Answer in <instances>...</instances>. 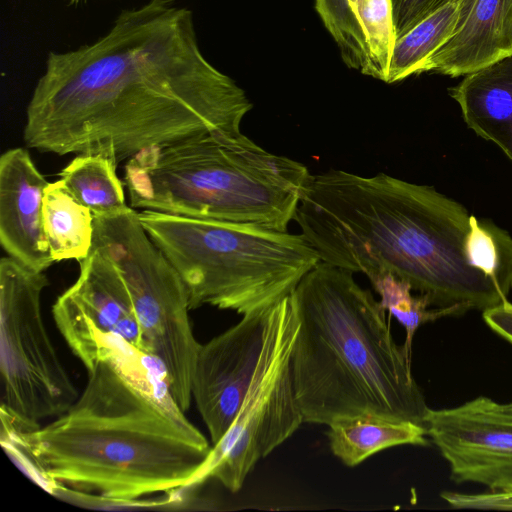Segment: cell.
<instances>
[{
    "label": "cell",
    "mask_w": 512,
    "mask_h": 512,
    "mask_svg": "<svg viewBox=\"0 0 512 512\" xmlns=\"http://www.w3.org/2000/svg\"><path fill=\"white\" fill-rule=\"evenodd\" d=\"M503 406L505 409L509 410L512 412V401L509 402V403H503Z\"/></svg>",
    "instance_id": "obj_26"
},
{
    "label": "cell",
    "mask_w": 512,
    "mask_h": 512,
    "mask_svg": "<svg viewBox=\"0 0 512 512\" xmlns=\"http://www.w3.org/2000/svg\"><path fill=\"white\" fill-rule=\"evenodd\" d=\"M327 433L332 453L354 467L387 448L427 445L424 425L377 415H355L334 420Z\"/></svg>",
    "instance_id": "obj_17"
},
{
    "label": "cell",
    "mask_w": 512,
    "mask_h": 512,
    "mask_svg": "<svg viewBox=\"0 0 512 512\" xmlns=\"http://www.w3.org/2000/svg\"><path fill=\"white\" fill-rule=\"evenodd\" d=\"M166 1H167V0H166ZM168 1H169V2H171V1H174V0H168Z\"/></svg>",
    "instance_id": "obj_28"
},
{
    "label": "cell",
    "mask_w": 512,
    "mask_h": 512,
    "mask_svg": "<svg viewBox=\"0 0 512 512\" xmlns=\"http://www.w3.org/2000/svg\"><path fill=\"white\" fill-rule=\"evenodd\" d=\"M43 226L54 262L81 261L94 240V215L81 204L64 182L49 183L43 196Z\"/></svg>",
    "instance_id": "obj_18"
},
{
    "label": "cell",
    "mask_w": 512,
    "mask_h": 512,
    "mask_svg": "<svg viewBox=\"0 0 512 512\" xmlns=\"http://www.w3.org/2000/svg\"><path fill=\"white\" fill-rule=\"evenodd\" d=\"M93 246L123 277L141 328L144 353L161 364L171 400L183 412L188 410L201 344L193 333L183 280L130 206L94 216Z\"/></svg>",
    "instance_id": "obj_7"
},
{
    "label": "cell",
    "mask_w": 512,
    "mask_h": 512,
    "mask_svg": "<svg viewBox=\"0 0 512 512\" xmlns=\"http://www.w3.org/2000/svg\"><path fill=\"white\" fill-rule=\"evenodd\" d=\"M368 279L380 296L381 307L405 328L403 347L410 355L413 337L421 325L470 310L468 306L461 304L429 309L432 303L427 295L414 296L411 292L413 288L407 281L390 273L374 275Z\"/></svg>",
    "instance_id": "obj_21"
},
{
    "label": "cell",
    "mask_w": 512,
    "mask_h": 512,
    "mask_svg": "<svg viewBox=\"0 0 512 512\" xmlns=\"http://www.w3.org/2000/svg\"><path fill=\"white\" fill-rule=\"evenodd\" d=\"M75 283L52 307L54 321L72 353L90 370L100 342L119 339L145 354L141 328L127 285L112 261L92 246Z\"/></svg>",
    "instance_id": "obj_10"
},
{
    "label": "cell",
    "mask_w": 512,
    "mask_h": 512,
    "mask_svg": "<svg viewBox=\"0 0 512 512\" xmlns=\"http://www.w3.org/2000/svg\"><path fill=\"white\" fill-rule=\"evenodd\" d=\"M119 348L92 369L77 400L31 431L1 426L6 453L50 494L97 509H159L142 496L193 488L212 449L171 400L159 398Z\"/></svg>",
    "instance_id": "obj_2"
},
{
    "label": "cell",
    "mask_w": 512,
    "mask_h": 512,
    "mask_svg": "<svg viewBox=\"0 0 512 512\" xmlns=\"http://www.w3.org/2000/svg\"><path fill=\"white\" fill-rule=\"evenodd\" d=\"M272 306L243 315L199 348L191 392L212 445L231 427L248 393L266 347Z\"/></svg>",
    "instance_id": "obj_12"
},
{
    "label": "cell",
    "mask_w": 512,
    "mask_h": 512,
    "mask_svg": "<svg viewBox=\"0 0 512 512\" xmlns=\"http://www.w3.org/2000/svg\"><path fill=\"white\" fill-rule=\"evenodd\" d=\"M452 1L457 0H391L396 39Z\"/></svg>",
    "instance_id": "obj_23"
},
{
    "label": "cell",
    "mask_w": 512,
    "mask_h": 512,
    "mask_svg": "<svg viewBox=\"0 0 512 512\" xmlns=\"http://www.w3.org/2000/svg\"><path fill=\"white\" fill-rule=\"evenodd\" d=\"M49 183L27 149L0 157V243L9 257L44 272L53 261L43 226V196Z\"/></svg>",
    "instance_id": "obj_13"
},
{
    "label": "cell",
    "mask_w": 512,
    "mask_h": 512,
    "mask_svg": "<svg viewBox=\"0 0 512 512\" xmlns=\"http://www.w3.org/2000/svg\"><path fill=\"white\" fill-rule=\"evenodd\" d=\"M309 169L246 135L209 134L146 148L128 159L130 207L288 231Z\"/></svg>",
    "instance_id": "obj_5"
},
{
    "label": "cell",
    "mask_w": 512,
    "mask_h": 512,
    "mask_svg": "<svg viewBox=\"0 0 512 512\" xmlns=\"http://www.w3.org/2000/svg\"><path fill=\"white\" fill-rule=\"evenodd\" d=\"M440 496L456 509L512 511V491H490L475 494L444 491Z\"/></svg>",
    "instance_id": "obj_24"
},
{
    "label": "cell",
    "mask_w": 512,
    "mask_h": 512,
    "mask_svg": "<svg viewBox=\"0 0 512 512\" xmlns=\"http://www.w3.org/2000/svg\"><path fill=\"white\" fill-rule=\"evenodd\" d=\"M252 108L203 55L192 11L150 0L122 10L93 43L48 53L23 139L40 152L119 163L150 147L240 134Z\"/></svg>",
    "instance_id": "obj_1"
},
{
    "label": "cell",
    "mask_w": 512,
    "mask_h": 512,
    "mask_svg": "<svg viewBox=\"0 0 512 512\" xmlns=\"http://www.w3.org/2000/svg\"><path fill=\"white\" fill-rule=\"evenodd\" d=\"M76 0H71V2H75Z\"/></svg>",
    "instance_id": "obj_27"
},
{
    "label": "cell",
    "mask_w": 512,
    "mask_h": 512,
    "mask_svg": "<svg viewBox=\"0 0 512 512\" xmlns=\"http://www.w3.org/2000/svg\"><path fill=\"white\" fill-rule=\"evenodd\" d=\"M49 280L11 257L0 260L1 426L31 431L79 397L46 329Z\"/></svg>",
    "instance_id": "obj_8"
},
{
    "label": "cell",
    "mask_w": 512,
    "mask_h": 512,
    "mask_svg": "<svg viewBox=\"0 0 512 512\" xmlns=\"http://www.w3.org/2000/svg\"><path fill=\"white\" fill-rule=\"evenodd\" d=\"M423 425L456 483L512 491V412L486 396L459 406L429 408Z\"/></svg>",
    "instance_id": "obj_11"
},
{
    "label": "cell",
    "mask_w": 512,
    "mask_h": 512,
    "mask_svg": "<svg viewBox=\"0 0 512 512\" xmlns=\"http://www.w3.org/2000/svg\"><path fill=\"white\" fill-rule=\"evenodd\" d=\"M299 328L290 356L303 422L377 415L423 425L429 407L379 301L353 272L320 261L291 293Z\"/></svg>",
    "instance_id": "obj_4"
},
{
    "label": "cell",
    "mask_w": 512,
    "mask_h": 512,
    "mask_svg": "<svg viewBox=\"0 0 512 512\" xmlns=\"http://www.w3.org/2000/svg\"><path fill=\"white\" fill-rule=\"evenodd\" d=\"M483 320L491 330L512 344V303L507 299L487 308Z\"/></svg>",
    "instance_id": "obj_25"
},
{
    "label": "cell",
    "mask_w": 512,
    "mask_h": 512,
    "mask_svg": "<svg viewBox=\"0 0 512 512\" xmlns=\"http://www.w3.org/2000/svg\"><path fill=\"white\" fill-rule=\"evenodd\" d=\"M464 252L469 265L489 277L507 299L512 288V237L491 221L471 215Z\"/></svg>",
    "instance_id": "obj_22"
},
{
    "label": "cell",
    "mask_w": 512,
    "mask_h": 512,
    "mask_svg": "<svg viewBox=\"0 0 512 512\" xmlns=\"http://www.w3.org/2000/svg\"><path fill=\"white\" fill-rule=\"evenodd\" d=\"M511 53L512 0H458L453 34L423 72L465 76Z\"/></svg>",
    "instance_id": "obj_15"
},
{
    "label": "cell",
    "mask_w": 512,
    "mask_h": 512,
    "mask_svg": "<svg viewBox=\"0 0 512 512\" xmlns=\"http://www.w3.org/2000/svg\"><path fill=\"white\" fill-rule=\"evenodd\" d=\"M140 222L176 269L190 309L241 315L289 296L321 260L302 234L262 226L142 210Z\"/></svg>",
    "instance_id": "obj_6"
},
{
    "label": "cell",
    "mask_w": 512,
    "mask_h": 512,
    "mask_svg": "<svg viewBox=\"0 0 512 512\" xmlns=\"http://www.w3.org/2000/svg\"><path fill=\"white\" fill-rule=\"evenodd\" d=\"M345 64L387 81L396 35L391 0H315Z\"/></svg>",
    "instance_id": "obj_14"
},
{
    "label": "cell",
    "mask_w": 512,
    "mask_h": 512,
    "mask_svg": "<svg viewBox=\"0 0 512 512\" xmlns=\"http://www.w3.org/2000/svg\"><path fill=\"white\" fill-rule=\"evenodd\" d=\"M450 94L467 126L512 160V53L465 75Z\"/></svg>",
    "instance_id": "obj_16"
},
{
    "label": "cell",
    "mask_w": 512,
    "mask_h": 512,
    "mask_svg": "<svg viewBox=\"0 0 512 512\" xmlns=\"http://www.w3.org/2000/svg\"><path fill=\"white\" fill-rule=\"evenodd\" d=\"M470 216L433 187L330 169L312 176L294 220L321 261L367 278L390 273L438 307L484 311L506 299L467 262Z\"/></svg>",
    "instance_id": "obj_3"
},
{
    "label": "cell",
    "mask_w": 512,
    "mask_h": 512,
    "mask_svg": "<svg viewBox=\"0 0 512 512\" xmlns=\"http://www.w3.org/2000/svg\"><path fill=\"white\" fill-rule=\"evenodd\" d=\"M458 0L452 1L413 26L395 40L386 83L423 73L427 60L452 36Z\"/></svg>",
    "instance_id": "obj_20"
},
{
    "label": "cell",
    "mask_w": 512,
    "mask_h": 512,
    "mask_svg": "<svg viewBox=\"0 0 512 512\" xmlns=\"http://www.w3.org/2000/svg\"><path fill=\"white\" fill-rule=\"evenodd\" d=\"M298 328L290 294L272 306L266 347L241 409L212 446L192 487L214 478L229 491H239L256 463L304 423L290 369Z\"/></svg>",
    "instance_id": "obj_9"
},
{
    "label": "cell",
    "mask_w": 512,
    "mask_h": 512,
    "mask_svg": "<svg viewBox=\"0 0 512 512\" xmlns=\"http://www.w3.org/2000/svg\"><path fill=\"white\" fill-rule=\"evenodd\" d=\"M117 162L104 154H78L59 176L76 199L94 216H104L128 207Z\"/></svg>",
    "instance_id": "obj_19"
}]
</instances>
